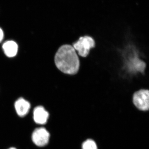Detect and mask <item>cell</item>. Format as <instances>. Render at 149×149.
I'll use <instances>...</instances> for the list:
<instances>
[{
	"label": "cell",
	"instance_id": "obj_1",
	"mask_svg": "<svg viewBox=\"0 0 149 149\" xmlns=\"http://www.w3.org/2000/svg\"><path fill=\"white\" fill-rule=\"evenodd\" d=\"M54 62L58 69L65 74L74 75L79 71L80 62L75 50L72 46H61L56 53Z\"/></svg>",
	"mask_w": 149,
	"mask_h": 149
},
{
	"label": "cell",
	"instance_id": "obj_2",
	"mask_svg": "<svg viewBox=\"0 0 149 149\" xmlns=\"http://www.w3.org/2000/svg\"><path fill=\"white\" fill-rule=\"evenodd\" d=\"M50 133L42 126L37 127L33 130L31 135L32 143L36 146L43 148L47 146L50 140Z\"/></svg>",
	"mask_w": 149,
	"mask_h": 149
},
{
	"label": "cell",
	"instance_id": "obj_3",
	"mask_svg": "<svg viewBox=\"0 0 149 149\" xmlns=\"http://www.w3.org/2000/svg\"><path fill=\"white\" fill-rule=\"evenodd\" d=\"M72 45L74 49L78 52L79 55L86 57L91 48L95 47V42L92 37L86 36L80 37L77 42L72 44Z\"/></svg>",
	"mask_w": 149,
	"mask_h": 149
},
{
	"label": "cell",
	"instance_id": "obj_4",
	"mask_svg": "<svg viewBox=\"0 0 149 149\" xmlns=\"http://www.w3.org/2000/svg\"><path fill=\"white\" fill-rule=\"evenodd\" d=\"M133 102L135 106L140 111H147L149 109L148 90L141 89L135 92L133 96Z\"/></svg>",
	"mask_w": 149,
	"mask_h": 149
},
{
	"label": "cell",
	"instance_id": "obj_5",
	"mask_svg": "<svg viewBox=\"0 0 149 149\" xmlns=\"http://www.w3.org/2000/svg\"><path fill=\"white\" fill-rule=\"evenodd\" d=\"M49 113L44 107L38 106L34 109L33 112V119L37 125L43 126L47 123Z\"/></svg>",
	"mask_w": 149,
	"mask_h": 149
},
{
	"label": "cell",
	"instance_id": "obj_6",
	"mask_svg": "<svg viewBox=\"0 0 149 149\" xmlns=\"http://www.w3.org/2000/svg\"><path fill=\"white\" fill-rule=\"evenodd\" d=\"M15 109L17 114L20 117L26 116L31 108L30 103L23 98L17 100L15 103Z\"/></svg>",
	"mask_w": 149,
	"mask_h": 149
},
{
	"label": "cell",
	"instance_id": "obj_7",
	"mask_svg": "<svg viewBox=\"0 0 149 149\" xmlns=\"http://www.w3.org/2000/svg\"><path fill=\"white\" fill-rule=\"evenodd\" d=\"M2 48L6 55L8 57L15 56L18 52V45L12 40L6 41L3 44Z\"/></svg>",
	"mask_w": 149,
	"mask_h": 149
},
{
	"label": "cell",
	"instance_id": "obj_8",
	"mask_svg": "<svg viewBox=\"0 0 149 149\" xmlns=\"http://www.w3.org/2000/svg\"><path fill=\"white\" fill-rule=\"evenodd\" d=\"M81 149H98L97 144L95 140L88 139L84 141L81 145Z\"/></svg>",
	"mask_w": 149,
	"mask_h": 149
},
{
	"label": "cell",
	"instance_id": "obj_9",
	"mask_svg": "<svg viewBox=\"0 0 149 149\" xmlns=\"http://www.w3.org/2000/svg\"><path fill=\"white\" fill-rule=\"evenodd\" d=\"M4 38V33L2 29L0 28V42L2 41Z\"/></svg>",
	"mask_w": 149,
	"mask_h": 149
},
{
	"label": "cell",
	"instance_id": "obj_10",
	"mask_svg": "<svg viewBox=\"0 0 149 149\" xmlns=\"http://www.w3.org/2000/svg\"><path fill=\"white\" fill-rule=\"evenodd\" d=\"M7 149H17V148H15V147H10V148H8Z\"/></svg>",
	"mask_w": 149,
	"mask_h": 149
}]
</instances>
